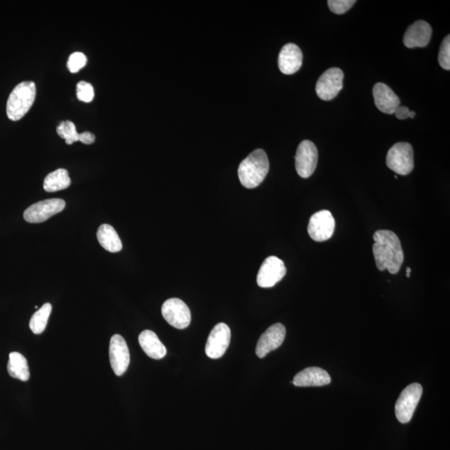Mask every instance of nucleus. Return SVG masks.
<instances>
[{
  "instance_id": "nucleus-1",
  "label": "nucleus",
  "mask_w": 450,
  "mask_h": 450,
  "mask_svg": "<svg viewBox=\"0 0 450 450\" xmlns=\"http://www.w3.org/2000/svg\"><path fill=\"white\" fill-rule=\"evenodd\" d=\"M373 244L376 267L380 271L387 269L390 273L396 274L404 262V252L400 239L392 231L378 230L373 237Z\"/></svg>"
},
{
  "instance_id": "nucleus-2",
  "label": "nucleus",
  "mask_w": 450,
  "mask_h": 450,
  "mask_svg": "<svg viewBox=\"0 0 450 450\" xmlns=\"http://www.w3.org/2000/svg\"><path fill=\"white\" fill-rule=\"evenodd\" d=\"M269 162L267 153L263 149H256L240 163L238 175L243 187H258L267 177Z\"/></svg>"
},
{
  "instance_id": "nucleus-3",
  "label": "nucleus",
  "mask_w": 450,
  "mask_h": 450,
  "mask_svg": "<svg viewBox=\"0 0 450 450\" xmlns=\"http://www.w3.org/2000/svg\"><path fill=\"white\" fill-rule=\"evenodd\" d=\"M36 87L32 81L17 85L8 96L6 113L12 121H19L25 117L36 100Z\"/></svg>"
},
{
  "instance_id": "nucleus-4",
  "label": "nucleus",
  "mask_w": 450,
  "mask_h": 450,
  "mask_svg": "<svg viewBox=\"0 0 450 450\" xmlns=\"http://www.w3.org/2000/svg\"><path fill=\"white\" fill-rule=\"evenodd\" d=\"M389 168L400 175H408L414 167V149L409 143L400 142L389 150L387 157Z\"/></svg>"
},
{
  "instance_id": "nucleus-5",
  "label": "nucleus",
  "mask_w": 450,
  "mask_h": 450,
  "mask_svg": "<svg viewBox=\"0 0 450 450\" xmlns=\"http://www.w3.org/2000/svg\"><path fill=\"white\" fill-rule=\"evenodd\" d=\"M422 385L411 384L403 390L396 405L397 419L402 423H409L422 396Z\"/></svg>"
},
{
  "instance_id": "nucleus-6",
  "label": "nucleus",
  "mask_w": 450,
  "mask_h": 450,
  "mask_svg": "<svg viewBox=\"0 0 450 450\" xmlns=\"http://www.w3.org/2000/svg\"><path fill=\"white\" fill-rule=\"evenodd\" d=\"M162 315L171 327L186 329L191 322V313L181 299L172 298L163 303Z\"/></svg>"
},
{
  "instance_id": "nucleus-7",
  "label": "nucleus",
  "mask_w": 450,
  "mask_h": 450,
  "mask_svg": "<svg viewBox=\"0 0 450 450\" xmlns=\"http://www.w3.org/2000/svg\"><path fill=\"white\" fill-rule=\"evenodd\" d=\"M336 220L329 210H320L313 214L308 225V233L316 242H324L332 237Z\"/></svg>"
},
{
  "instance_id": "nucleus-8",
  "label": "nucleus",
  "mask_w": 450,
  "mask_h": 450,
  "mask_svg": "<svg viewBox=\"0 0 450 450\" xmlns=\"http://www.w3.org/2000/svg\"><path fill=\"white\" fill-rule=\"evenodd\" d=\"M318 164V149L310 140L299 144L295 156V168L300 177L308 179L315 173Z\"/></svg>"
},
{
  "instance_id": "nucleus-9",
  "label": "nucleus",
  "mask_w": 450,
  "mask_h": 450,
  "mask_svg": "<svg viewBox=\"0 0 450 450\" xmlns=\"http://www.w3.org/2000/svg\"><path fill=\"white\" fill-rule=\"evenodd\" d=\"M343 80H344V73L340 68H329L317 81V96L325 101L333 100L343 88Z\"/></svg>"
},
{
  "instance_id": "nucleus-10",
  "label": "nucleus",
  "mask_w": 450,
  "mask_h": 450,
  "mask_svg": "<svg viewBox=\"0 0 450 450\" xmlns=\"http://www.w3.org/2000/svg\"><path fill=\"white\" fill-rule=\"evenodd\" d=\"M66 202L61 199H51L40 201L31 205L24 213L25 221L38 224L49 220L50 217L63 211Z\"/></svg>"
},
{
  "instance_id": "nucleus-11",
  "label": "nucleus",
  "mask_w": 450,
  "mask_h": 450,
  "mask_svg": "<svg viewBox=\"0 0 450 450\" xmlns=\"http://www.w3.org/2000/svg\"><path fill=\"white\" fill-rule=\"evenodd\" d=\"M287 269L283 260L269 256L264 261L257 276V284L261 288H271L285 276Z\"/></svg>"
},
{
  "instance_id": "nucleus-12",
  "label": "nucleus",
  "mask_w": 450,
  "mask_h": 450,
  "mask_svg": "<svg viewBox=\"0 0 450 450\" xmlns=\"http://www.w3.org/2000/svg\"><path fill=\"white\" fill-rule=\"evenodd\" d=\"M231 340V331L228 325L225 323H220L216 325L210 332L207 345H205V353L210 359H220L229 348Z\"/></svg>"
},
{
  "instance_id": "nucleus-13",
  "label": "nucleus",
  "mask_w": 450,
  "mask_h": 450,
  "mask_svg": "<svg viewBox=\"0 0 450 450\" xmlns=\"http://www.w3.org/2000/svg\"><path fill=\"white\" fill-rule=\"evenodd\" d=\"M110 361L114 374L117 376L123 375L130 366V350H128L126 340L119 334H114L111 338Z\"/></svg>"
},
{
  "instance_id": "nucleus-14",
  "label": "nucleus",
  "mask_w": 450,
  "mask_h": 450,
  "mask_svg": "<svg viewBox=\"0 0 450 450\" xmlns=\"http://www.w3.org/2000/svg\"><path fill=\"white\" fill-rule=\"evenodd\" d=\"M286 336V329L282 324H273L260 336L256 346V354L260 359L282 345Z\"/></svg>"
},
{
  "instance_id": "nucleus-15",
  "label": "nucleus",
  "mask_w": 450,
  "mask_h": 450,
  "mask_svg": "<svg viewBox=\"0 0 450 450\" xmlns=\"http://www.w3.org/2000/svg\"><path fill=\"white\" fill-rule=\"evenodd\" d=\"M432 28L426 21L418 20L407 29L404 44L409 49L423 48L431 40Z\"/></svg>"
},
{
  "instance_id": "nucleus-16",
  "label": "nucleus",
  "mask_w": 450,
  "mask_h": 450,
  "mask_svg": "<svg viewBox=\"0 0 450 450\" xmlns=\"http://www.w3.org/2000/svg\"><path fill=\"white\" fill-rule=\"evenodd\" d=\"M302 61V51L294 44L285 45L278 55V68L285 75H293L299 70Z\"/></svg>"
},
{
  "instance_id": "nucleus-17",
  "label": "nucleus",
  "mask_w": 450,
  "mask_h": 450,
  "mask_svg": "<svg viewBox=\"0 0 450 450\" xmlns=\"http://www.w3.org/2000/svg\"><path fill=\"white\" fill-rule=\"evenodd\" d=\"M373 96L377 108L384 114H393L398 106L400 100L387 84L377 83L373 88Z\"/></svg>"
},
{
  "instance_id": "nucleus-18",
  "label": "nucleus",
  "mask_w": 450,
  "mask_h": 450,
  "mask_svg": "<svg viewBox=\"0 0 450 450\" xmlns=\"http://www.w3.org/2000/svg\"><path fill=\"white\" fill-rule=\"evenodd\" d=\"M330 382L331 378L327 371L319 367H310L299 372L292 383L297 387H320Z\"/></svg>"
},
{
  "instance_id": "nucleus-19",
  "label": "nucleus",
  "mask_w": 450,
  "mask_h": 450,
  "mask_svg": "<svg viewBox=\"0 0 450 450\" xmlns=\"http://www.w3.org/2000/svg\"><path fill=\"white\" fill-rule=\"evenodd\" d=\"M139 343L144 352L153 359H161L167 354L165 346L160 340L157 334L151 330H144L140 334Z\"/></svg>"
},
{
  "instance_id": "nucleus-20",
  "label": "nucleus",
  "mask_w": 450,
  "mask_h": 450,
  "mask_svg": "<svg viewBox=\"0 0 450 450\" xmlns=\"http://www.w3.org/2000/svg\"><path fill=\"white\" fill-rule=\"evenodd\" d=\"M97 238L101 246L110 253H117L122 250V242L117 230L110 225H102L98 230Z\"/></svg>"
},
{
  "instance_id": "nucleus-21",
  "label": "nucleus",
  "mask_w": 450,
  "mask_h": 450,
  "mask_svg": "<svg viewBox=\"0 0 450 450\" xmlns=\"http://www.w3.org/2000/svg\"><path fill=\"white\" fill-rule=\"evenodd\" d=\"M8 373L12 378L21 381H28L30 377L29 364L27 358L18 352L10 354L8 363Z\"/></svg>"
},
{
  "instance_id": "nucleus-22",
  "label": "nucleus",
  "mask_w": 450,
  "mask_h": 450,
  "mask_svg": "<svg viewBox=\"0 0 450 450\" xmlns=\"http://www.w3.org/2000/svg\"><path fill=\"white\" fill-rule=\"evenodd\" d=\"M70 184L71 179L68 171L59 169L47 175L43 187L46 192L53 193L66 190Z\"/></svg>"
},
{
  "instance_id": "nucleus-23",
  "label": "nucleus",
  "mask_w": 450,
  "mask_h": 450,
  "mask_svg": "<svg viewBox=\"0 0 450 450\" xmlns=\"http://www.w3.org/2000/svg\"><path fill=\"white\" fill-rule=\"evenodd\" d=\"M51 311H52V306L50 303H46L40 310L34 313L29 321V328L33 333L40 334L45 331Z\"/></svg>"
},
{
  "instance_id": "nucleus-24",
  "label": "nucleus",
  "mask_w": 450,
  "mask_h": 450,
  "mask_svg": "<svg viewBox=\"0 0 450 450\" xmlns=\"http://www.w3.org/2000/svg\"><path fill=\"white\" fill-rule=\"evenodd\" d=\"M57 134L60 136V138L66 140V144L68 145L80 141V134L77 132L75 123L70 121V120L60 123L57 128Z\"/></svg>"
},
{
  "instance_id": "nucleus-25",
  "label": "nucleus",
  "mask_w": 450,
  "mask_h": 450,
  "mask_svg": "<svg viewBox=\"0 0 450 450\" xmlns=\"http://www.w3.org/2000/svg\"><path fill=\"white\" fill-rule=\"evenodd\" d=\"M76 94L79 100L90 103L93 100L94 91L92 84L85 81H80L76 87Z\"/></svg>"
},
{
  "instance_id": "nucleus-26",
  "label": "nucleus",
  "mask_w": 450,
  "mask_h": 450,
  "mask_svg": "<svg viewBox=\"0 0 450 450\" xmlns=\"http://www.w3.org/2000/svg\"><path fill=\"white\" fill-rule=\"evenodd\" d=\"M440 66L445 70H450V36L444 38L439 53Z\"/></svg>"
},
{
  "instance_id": "nucleus-27",
  "label": "nucleus",
  "mask_w": 450,
  "mask_h": 450,
  "mask_svg": "<svg viewBox=\"0 0 450 450\" xmlns=\"http://www.w3.org/2000/svg\"><path fill=\"white\" fill-rule=\"evenodd\" d=\"M87 58L83 53L75 52L73 53L68 58L67 66L68 70L75 74V73L79 72L81 68L87 66Z\"/></svg>"
},
{
  "instance_id": "nucleus-28",
  "label": "nucleus",
  "mask_w": 450,
  "mask_h": 450,
  "mask_svg": "<svg viewBox=\"0 0 450 450\" xmlns=\"http://www.w3.org/2000/svg\"><path fill=\"white\" fill-rule=\"evenodd\" d=\"M355 3L354 0H329L328 6L334 14L343 15L349 11Z\"/></svg>"
},
{
  "instance_id": "nucleus-29",
  "label": "nucleus",
  "mask_w": 450,
  "mask_h": 450,
  "mask_svg": "<svg viewBox=\"0 0 450 450\" xmlns=\"http://www.w3.org/2000/svg\"><path fill=\"white\" fill-rule=\"evenodd\" d=\"M394 114L398 119H406L407 118L414 119L415 117V113L413 111H410L405 106H398L396 111H394Z\"/></svg>"
},
{
  "instance_id": "nucleus-30",
  "label": "nucleus",
  "mask_w": 450,
  "mask_h": 450,
  "mask_svg": "<svg viewBox=\"0 0 450 450\" xmlns=\"http://www.w3.org/2000/svg\"><path fill=\"white\" fill-rule=\"evenodd\" d=\"M80 141L84 144H92L96 141V135L90 132H84L80 134Z\"/></svg>"
},
{
  "instance_id": "nucleus-31",
  "label": "nucleus",
  "mask_w": 450,
  "mask_h": 450,
  "mask_svg": "<svg viewBox=\"0 0 450 450\" xmlns=\"http://www.w3.org/2000/svg\"><path fill=\"white\" fill-rule=\"evenodd\" d=\"M410 273H411V269L410 268H407V272H406L407 277L410 276Z\"/></svg>"
}]
</instances>
